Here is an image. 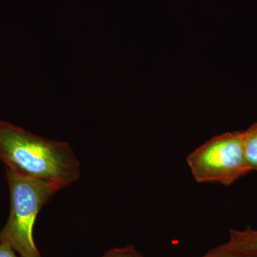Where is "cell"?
Instances as JSON below:
<instances>
[{
  "instance_id": "6da1fadb",
  "label": "cell",
  "mask_w": 257,
  "mask_h": 257,
  "mask_svg": "<svg viewBox=\"0 0 257 257\" xmlns=\"http://www.w3.org/2000/svg\"><path fill=\"white\" fill-rule=\"evenodd\" d=\"M0 161L5 168L63 189L78 180L80 162L68 143L42 138L0 120Z\"/></svg>"
},
{
  "instance_id": "7a4b0ae2",
  "label": "cell",
  "mask_w": 257,
  "mask_h": 257,
  "mask_svg": "<svg viewBox=\"0 0 257 257\" xmlns=\"http://www.w3.org/2000/svg\"><path fill=\"white\" fill-rule=\"evenodd\" d=\"M5 169L10 192V214L0 231V241L8 243L22 257H42L34 239V226L42 208L62 188Z\"/></svg>"
},
{
  "instance_id": "3957f363",
  "label": "cell",
  "mask_w": 257,
  "mask_h": 257,
  "mask_svg": "<svg viewBox=\"0 0 257 257\" xmlns=\"http://www.w3.org/2000/svg\"><path fill=\"white\" fill-rule=\"evenodd\" d=\"M187 165L199 183L234 184L251 172L245 153L244 131L214 137L189 154Z\"/></svg>"
},
{
  "instance_id": "277c9868",
  "label": "cell",
  "mask_w": 257,
  "mask_h": 257,
  "mask_svg": "<svg viewBox=\"0 0 257 257\" xmlns=\"http://www.w3.org/2000/svg\"><path fill=\"white\" fill-rule=\"evenodd\" d=\"M230 238L222 246L228 249L257 256V230L247 226L244 230L229 229Z\"/></svg>"
},
{
  "instance_id": "5b68a950",
  "label": "cell",
  "mask_w": 257,
  "mask_h": 257,
  "mask_svg": "<svg viewBox=\"0 0 257 257\" xmlns=\"http://www.w3.org/2000/svg\"><path fill=\"white\" fill-rule=\"evenodd\" d=\"M244 144L248 167L257 172V122L244 131Z\"/></svg>"
},
{
  "instance_id": "8992f818",
  "label": "cell",
  "mask_w": 257,
  "mask_h": 257,
  "mask_svg": "<svg viewBox=\"0 0 257 257\" xmlns=\"http://www.w3.org/2000/svg\"><path fill=\"white\" fill-rule=\"evenodd\" d=\"M202 257H256V256L228 249L221 245V246L209 250L207 254Z\"/></svg>"
},
{
  "instance_id": "52a82bcc",
  "label": "cell",
  "mask_w": 257,
  "mask_h": 257,
  "mask_svg": "<svg viewBox=\"0 0 257 257\" xmlns=\"http://www.w3.org/2000/svg\"><path fill=\"white\" fill-rule=\"evenodd\" d=\"M106 257H145L133 245L123 248H114L105 253Z\"/></svg>"
},
{
  "instance_id": "ba28073f",
  "label": "cell",
  "mask_w": 257,
  "mask_h": 257,
  "mask_svg": "<svg viewBox=\"0 0 257 257\" xmlns=\"http://www.w3.org/2000/svg\"><path fill=\"white\" fill-rule=\"evenodd\" d=\"M0 257H22L8 243L0 241Z\"/></svg>"
},
{
  "instance_id": "9c48e42d",
  "label": "cell",
  "mask_w": 257,
  "mask_h": 257,
  "mask_svg": "<svg viewBox=\"0 0 257 257\" xmlns=\"http://www.w3.org/2000/svg\"><path fill=\"white\" fill-rule=\"evenodd\" d=\"M102 257H106V256H105V255H104V256H103Z\"/></svg>"
},
{
  "instance_id": "30bf717a",
  "label": "cell",
  "mask_w": 257,
  "mask_h": 257,
  "mask_svg": "<svg viewBox=\"0 0 257 257\" xmlns=\"http://www.w3.org/2000/svg\"><path fill=\"white\" fill-rule=\"evenodd\" d=\"M256 257H257V256H256Z\"/></svg>"
}]
</instances>
